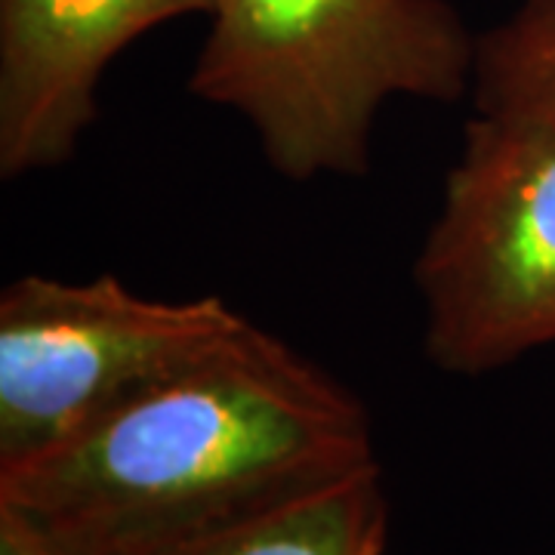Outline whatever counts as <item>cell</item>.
<instances>
[{
	"label": "cell",
	"instance_id": "cell-7",
	"mask_svg": "<svg viewBox=\"0 0 555 555\" xmlns=\"http://www.w3.org/2000/svg\"><path fill=\"white\" fill-rule=\"evenodd\" d=\"M478 115L555 130V20L516 13L478 38Z\"/></svg>",
	"mask_w": 555,
	"mask_h": 555
},
{
	"label": "cell",
	"instance_id": "cell-2",
	"mask_svg": "<svg viewBox=\"0 0 555 555\" xmlns=\"http://www.w3.org/2000/svg\"><path fill=\"white\" fill-rule=\"evenodd\" d=\"M192 93L257 130L281 177H361L379 105L473 90L478 38L448 0H214Z\"/></svg>",
	"mask_w": 555,
	"mask_h": 555
},
{
	"label": "cell",
	"instance_id": "cell-9",
	"mask_svg": "<svg viewBox=\"0 0 555 555\" xmlns=\"http://www.w3.org/2000/svg\"><path fill=\"white\" fill-rule=\"evenodd\" d=\"M518 13L534 16V20H555V0H521Z\"/></svg>",
	"mask_w": 555,
	"mask_h": 555
},
{
	"label": "cell",
	"instance_id": "cell-6",
	"mask_svg": "<svg viewBox=\"0 0 555 555\" xmlns=\"http://www.w3.org/2000/svg\"><path fill=\"white\" fill-rule=\"evenodd\" d=\"M389 503L379 463L315 491L137 555H383Z\"/></svg>",
	"mask_w": 555,
	"mask_h": 555
},
{
	"label": "cell",
	"instance_id": "cell-1",
	"mask_svg": "<svg viewBox=\"0 0 555 555\" xmlns=\"http://www.w3.org/2000/svg\"><path fill=\"white\" fill-rule=\"evenodd\" d=\"M374 463L364 404L257 327L235 349L3 466L0 506L65 555H137Z\"/></svg>",
	"mask_w": 555,
	"mask_h": 555
},
{
	"label": "cell",
	"instance_id": "cell-8",
	"mask_svg": "<svg viewBox=\"0 0 555 555\" xmlns=\"http://www.w3.org/2000/svg\"><path fill=\"white\" fill-rule=\"evenodd\" d=\"M0 555H65L13 509L0 506Z\"/></svg>",
	"mask_w": 555,
	"mask_h": 555
},
{
	"label": "cell",
	"instance_id": "cell-4",
	"mask_svg": "<svg viewBox=\"0 0 555 555\" xmlns=\"http://www.w3.org/2000/svg\"><path fill=\"white\" fill-rule=\"evenodd\" d=\"M257 324L225 299H149L115 275H22L0 294V469L222 356Z\"/></svg>",
	"mask_w": 555,
	"mask_h": 555
},
{
	"label": "cell",
	"instance_id": "cell-5",
	"mask_svg": "<svg viewBox=\"0 0 555 555\" xmlns=\"http://www.w3.org/2000/svg\"><path fill=\"white\" fill-rule=\"evenodd\" d=\"M214 0H0V173L56 167L96 115L108 62Z\"/></svg>",
	"mask_w": 555,
	"mask_h": 555
},
{
	"label": "cell",
	"instance_id": "cell-3",
	"mask_svg": "<svg viewBox=\"0 0 555 555\" xmlns=\"http://www.w3.org/2000/svg\"><path fill=\"white\" fill-rule=\"evenodd\" d=\"M426 356L460 377L555 343V130L478 115L414 266Z\"/></svg>",
	"mask_w": 555,
	"mask_h": 555
}]
</instances>
